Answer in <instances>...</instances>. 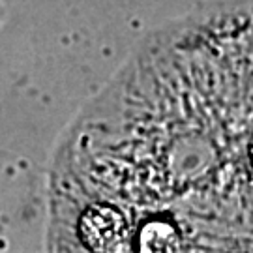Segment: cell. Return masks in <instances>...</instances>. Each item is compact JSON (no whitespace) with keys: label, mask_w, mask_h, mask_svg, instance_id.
I'll return each instance as SVG.
<instances>
[{"label":"cell","mask_w":253,"mask_h":253,"mask_svg":"<svg viewBox=\"0 0 253 253\" xmlns=\"http://www.w3.org/2000/svg\"><path fill=\"white\" fill-rule=\"evenodd\" d=\"M2 15H4V9H2V6H0V23H2Z\"/></svg>","instance_id":"6da1fadb"}]
</instances>
